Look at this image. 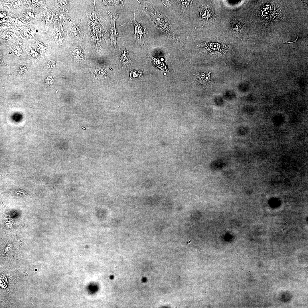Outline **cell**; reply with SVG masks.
Segmentation results:
<instances>
[{
	"mask_svg": "<svg viewBox=\"0 0 308 308\" xmlns=\"http://www.w3.org/2000/svg\"><path fill=\"white\" fill-rule=\"evenodd\" d=\"M141 21L142 20H141L139 22H137L136 21L134 13L131 22L135 27V32L134 35V38L136 42L143 48V45H146L145 42L148 32L146 28L142 27L140 25V23Z\"/></svg>",
	"mask_w": 308,
	"mask_h": 308,
	"instance_id": "obj_1",
	"label": "cell"
},
{
	"mask_svg": "<svg viewBox=\"0 0 308 308\" xmlns=\"http://www.w3.org/2000/svg\"><path fill=\"white\" fill-rule=\"evenodd\" d=\"M228 20L230 23L233 30L238 34H240L244 28V26L237 21L234 16L232 20L228 19Z\"/></svg>",
	"mask_w": 308,
	"mask_h": 308,
	"instance_id": "obj_3",
	"label": "cell"
},
{
	"mask_svg": "<svg viewBox=\"0 0 308 308\" xmlns=\"http://www.w3.org/2000/svg\"><path fill=\"white\" fill-rule=\"evenodd\" d=\"M108 13L110 17L111 20L109 33L110 44L111 46L114 48L117 46L116 40L118 35L116 28L115 23L116 20L118 17L119 15L117 13H111L110 12Z\"/></svg>",
	"mask_w": 308,
	"mask_h": 308,
	"instance_id": "obj_2",
	"label": "cell"
}]
</instances>
